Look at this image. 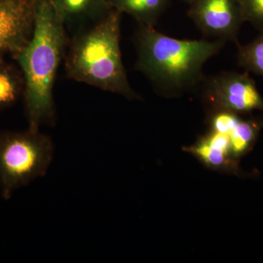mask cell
Listing matches in <instances>:
<instances>
[{
    "label": "cell",
    "mask_w": 263,
    "mask_h": 263,
    "mask_svg": "<svg viewBox=\"0 0 263 263\" xmlns=\"http://www.w3.org/2000/svg\"><path fill=\"white\" fill-rule=\"evenodd\" d=\"M22 73L7 64H0V111L13 106L23 95Z\"/></svg>",
    "instance_id": "7c38bea8"
},
{
    "label": "cell",
    "mask_w": 263,
    "mask_h": 263,
    "mask_svg": "<svg viewBox=\"0 0 263 263\" xmlns=\"http://www.w3.org/2000/svg\"><path fill=\"white\" fill-rule=\"evenodd\" d=\"M171 0H108L113 9L131 15L140 26L155 27Z\"/></svg>",
    "instance_id": "30bf717a"
},
{
    "label": "cell",
    "mask_w": 263,
    "mask_h": 263,
    "mask_svg": "<svg viewBox=\"0 0 263 263\" xmlns=\"http://www.w3.org/2000/svg\"><path fill=\"white\" fill-rule=\"evenodd\" d=\"M262 127L263 121L243 120L240 118L229 134L232 156L235 160L252 149Z\"/></svg>",
    "instance_id": "8fae6325"
},
{
    "label": "cell",
    "mask_w": 263,
    "mask_h": 263,
    "mask_svg": "<svg viewBox=\"0 0 263 263\" xmlns=\"http://www.w3.org/2000/svg\"><path fill=\"white\" fill-rule=\"evenodd\" d=\"M183 1L186 2V3H188L189 4H191L192 3H193L195 0H183Z\"/></svg>",
    "instance_id": "9a60e30c"
},
{
    "label": "cell",
    "mask_w": 263,
    "mask_h": 263,
    "mask_svg": "<svg viewBox=\"0 0 263 263\" xmlns=\"http://www.w3.org/2000/svg\"><path fill=\"white\" fill-rule=\"evenodd\" d=\"M34 0H0V55L15 57L26 46L34 27Z\"/></svg>",
    "instance_id": "52a82bcc"
},
{
    "label": "cell",
    "mask_w": 263,
    "mask_h": 263,
    "mask_svg": "<svg viewBox=\"0 0 263 263\" xmlns=\"http://www.w3.org/2000/svg\"><path fill=\"white\" fill-rule=\"evenodd\" d=\"M237 46L238 62L240 67L263 76V29L262 33L252 42L245 46L237 43Z\"/></svg>",
    "instance_id": "4fadbf2b"
},
{
    "label": "cell",
    "mask_w": 263,
    "mask_h": 263,
    "mask_svg": "<svg viewBox=\"0 0 263 263\" xmlns=\"http://www.w3.org/2000/svg\"><path fill=\"white\" fill-rule=\"evenodd\" d=\"M188 151L209 167L238 169L237 161L232 156L229 135L212 130Z\"/></svg>",
    "instance_id": "ba28073f"
},
{
    "label": "cell",
    "mask_w": 263,
    "mask_h": 263,
    "mask_svg": "<svg viewBox=\"0 0 263 263\" xmlns=\"http://www.w3.org/2000/svg\"><path fill=\"white\" fill-rule=\"evenodd\" d=\"M190 5L189 16L204 34L238 43L237 36L245 22L239 0H195Z\"/></svg>",
    "instance_id": "8992f818"
},
{
    "label": "cell",
    "mask_w": 263,
    "mask_h": 263,
    "mask_svg": "<svg viewBox=\"0 0 263 263\" xmlns=\"http://www.w3.org/2000/svg\"><path fill=\"white\" fill-rule=\"evenodd\" d=\"M245 22L263 29V0H239Z\"/></svg>",
    "instance_id": "5bb4252c"
},
{
    "label": "cell",
    "mask_w": 263,
    "mask_h": 263,
    "mask_svg": "<svg viewBox=\"0 0 263 263\" xmlns=\"http://www.w3.org/2000/svg\"><path fill=\"white\" fill-rule=\"evenodd\" d=\"M121 15L112 9L74 38L65 58L66 72L79 82L139 100L128 81L122 62Z\"/></svg>",
    "instance_id": "3957f363"
},
{
    "label": "cell",
    "mask_w": 263,
    "mask_h": 263,
    "mask_svg": "<svg viewBox=\"0 0 263 263\" xmlns=\"http://www.w3.org/2000/svg\"><path fill=\"white\" fill-rule=\"evenodd\" d=\"M65 24L49 0H34L32 36L13 57L24 78V106L29 129L38 130L41 126L54 122L53 86L67 43Z\"/></svg>",
    "instance_id": "6da1fadb"
},
{
    "label": "cell",
    "mask_w": 263,
    "mask_h": 263,
    "mask_svg": "<svg viewBox=\"0 0 263 263\" xmlns=\"http://www.w3.org/2000/svg\"><path fill=\"white\" fill-rule=\"evenodd\" d=\"M54 155L50 137L38 130L0 133V192L8 200L15 190L47 173Z\"/></svg>",
    "instance_id": "277c9868"
},
{
    "label": "cell",
    "mask_w": 263,
    "mask_h": 263,
    "mask_svg": "<svg viewBox=\"0 0 263 263\" xmlns=\"http://www.w3.org/2000/svg\"><path fill=\"white\" fill-rule=\"evenodd\" d=\"M224 41L176 39L140 26L136 34L137 70L165 94H180L201 82L205 62L215 56Z\"/></svg>",
    "instance_id": "7a4b0ae2"
},
{
    "label": "cell",
    "mask_w": 263,
    "mask_h": 263,
    "mask_svg": "<svg viewBox=\"0 0 263 263\" xmlns=\"http://www.w3.org/2000/svg\"><path fill=\"white\" fill-rule=\"evenodd\" d=\"M64 23L96 22L113 8L108 0H49Z\"/></svg>",
    "instance_id": "9c48e42d"
},
{
    "label": "cell",
    "mask_w": 263,
    "mask_h": 263,
    "mask_svg": "<svg viewBox=\"0 0 263 263\" xmlns=\"http://www.w3.org/2000/svg\"><path fill=\"white\" fill-rule=\"evenodd\" d=\"M204 84V96L215 111L243 114L263 110V98L248 72H221Z\"/></svg>",
    "instance_id": "5b68a950"
}]
</instances>
